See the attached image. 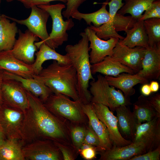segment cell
I'll list each match as a JSON object with an SVG mask.
<instances>
[{"label":"cell","instance_id":"6da1fadb","mask_svg":"<svg viewBox=\"0 0 160 160\" xmlns=\"http://www.w3.org/2000/svg\"><path fill=\"white\" fill-rule=\"evenodd\" d=\"M29 107L24 113L20 131L23 145L40 139L72 145L68 120L50 112L43 101L26 91Z\"/></svg>","mask_w":160,"mask_h":160},{"label":"cell","instance_id":"7a4b0ae2","mask_svg":"<svg viewBox=\"0 0 160 160\" xmlns=\"http://www.w3.org/2000/svg\"><path fill=\"white\" fill-rule=\"evenodd\" d=\"M81 39L74 44L67 45L65 50L71 63L76 71L77 90L81 101L84 104L91 103L92 96L88 90L89 80H94L91 72L89 60V40L84 32L80 34Z\"/></svg>","mask_w":160,"mask_h":160},{"label":"cell","instance_id":"3957f363","mask_svg":"<svg viewBox=\"0 0 160 160\" xmlns=\"http://www.w3.org/2000/svg\"><path fill=\"white\" fill-rule=\"evenodd\" d=\"M53 94H61L75 101H81L77 90L78 78L75 68L71 63L61 65L53 62L37 75Z\"/></svg>","mask_w":160,"mask_h":160},{"label":"cell","instance_id":"277c9868","mask_svg":"<svg viewBox=\"0 0 160 160\" xmlns=\"http://www.w3.org/2000/svg\"><path fill=\"white\" fill-rule=\"evenodd\" d=\"M69 97L61 94H52L44 103L52 113L71 122L88 124L87 117L82 109L83 103Z\"/></svg>","mask_w":160,"mask_h":160},{"label":"cell","instance_id":"5b68a950","mask_svg":"<svg viewBox=\"0 0 160 160\" xmlns=\"http://www.w3.org/2000/svg\"><path fill=\"white\" fill-rule=\"evenodd\" d=\"M90 84L92 96L91 103L105 105L112 112L120 105L131 104L129 98L126 97L120 90L110 86L105 76L100 74L98 75L96 80H92Z\"/></svg>","mask_w":160,"mask_h":160},{"label":"cell","instance_id":"8992f818","mask_svg":"<svg viewBox=\"0 0 160 160\" xmlns=\"http://www.w3.org/2000/svg\"><path fill=\"white\" fill-rule=\"evenodd\" d=\"M37 7L47 11L52 18V31L46 44L55 49L68 40V35L67 31L74 27V23L71 18L64 20L62 11L65 6L63 4L41 5Z\"/></svg>","mask_w":160,"mask_h":160},{"label":"cell","instance_id":"52a82bcc","mask_svg":"<svg viewBox=\"0 0 160 160\" xmlns=\"http://www.w3.org/2000/svg\"><path fill=\"white\" fill-rule=\"evenodd\" d=\"M31 8L30 15L25 19L19 20L5 15L10 20L25 25L28 29L41 39L40 41L35 42L38 49L42 43H47L49 34L47 30V24L50 15L47 11L37 6H33Z\"/></svg>","mask_w":160,"mask_h":160},{"label":"cell","instance_id":"ba28073f","mask_svg":"<svg viewBox=\"0 0 160 160\" xmlns=\"http://www.w3.org/2000/svg\"><path fill=\"white\" fill-rule=\"evenodd\" d=\"M22 150L25 160H63L59 148L49 140H34L23 146Z\"/></svg>","mask_w":160,"mask_h":160},{"label":"cell","instance_id":"9c48e42d","mask_svg":"<svg viewBox=\"0 0 160 160\" xmlns=\"http://www.w3.org/2000/svg\"><path fill=\"white\" fill-rule=\"evenodd\" d=\"M1 91L5 104L25 113L29 107V102L26 91L19 82L3 79Z\"/></svg>","mask_w":160,"mask_h":160},{"label":"cell","instance_id":"30bf717a","mask_svg":"<svg viewBox=\"0 0 160 160\" xmlns=\"http://www.w3.org/2000/svg\"><path fill=\"white\" fill-rule=\"evenodd\" d=\"M90 103L97 117L105 126L113 146H123L132 142L121 135L118 128L116 117L108 107L100 104Z\"/></svg>","mask_w":160,"mask_h":160},{"label":"cell","instance_id":"8fae6325","mask_svg":"<svg viewBox=\"0 0 160 160\" xmlns=\"http://www.w3.org/2000/svg\"><path fill=\"white\" fill-rule=\"evenodd\" d=\"M84 31L90 42L89 48L91 51L89 55L91 64L98 63L105 57L111 55L114 48L119 42V39L111 37L107 40H102L89 27L86 28Z\"/></svg>","mask_w":160,"mask_h":160},{"label":"cell","instance_id":"7c38bea8","mask_svg":"<svg viewBox=\"0 0 160 160\" xmlns=\"http://www.w3.org/2000/svg\"><path fill=\"white\" fill-rule=\"evenodd\" d=\"M24 117L22 111L4 104L0 110V124L6 138L20 140Z\"/></svg>","mask_w":160,"mask_h":160},{"label":"cell","instance_id":"4fadbf2b","mask_svg":"<svg viewBox=\"0 0 160 160\" xmlns=\"http://www.w3.org/2000/svg\"><path fill=\"white\" fill-rule=\"evenodd\" d=\"M18 33V37L10 51L17 59L32 65L34 62L35 52L38 49L35 42L39 41V38L28 29L24 33L19 29Z\"/></svg>","mask_w":160,"mask_h":160},{"label":"cell","instance_id":"5bb4252c","mask_svg":"<svg viewBox=\"0 0 160 160\" xmlns=\"http://www.w3.org/2000/svg\"><path fill=\"white\" fill-rule=\"evenodd\" d=\"M132 142H141L145 144L147 152L160 146V117L138 124Z\"/></svg>","mask_w":160,"mask_h":160},{"label":"cell","instance_id":"9a60e30c","mask_svg":"<svg viewBox=\"0 0 160 160\" xmlns=\"http://www.w3.org/2000/svg\"><path fill=\"white\" fill-rule=\"evenodd\" d=\"M146 48L141 47L130 48L119 42L110 56L133 70L135 73L141 69V63Z\"/></svg>","mask_w":160,"mask_h":160},{"label":"cell","instance_id":"2e32d148","mask_svg":"<svg viewBox=\"0 0 160 160\" xmlns=\"http://www.w3.org/2000/svg\"><path fill=\"white\" fill-rule=\"evenodd\" d=\"M137 73L148 81L159 79L160 76V44L146 48L141 69Z\"/></svg>","mask_w":160,"mask_h":160},{"label":"cell","instance_id":"e0dca14e","mask_svg":"<svg viewBox=\"0 0 160 160\" xmlns=\"http://www.w3.org/2000/svg\"><path fill=\"white\" fill-rule=\"evenodd\" d=\"M147 152L145 145L141 142H132L121 147L113 146L110 149L100 152L99 160H129L135 156Z\"/></svg>","mask_w":160,"mask_h":160},{"label":"cell","instance_id":"ac0fdd59","mask_svg":"<svg viewBox=\"0 0 160 160\" xmlns=\"http://www.w3.org/2000/svg\"><path fill=\"white\" fill-rule=\"evenodd\" d=\"M0 70L26 78H33L35 75L32 65L15 57L10 50L0 51Z\"/></svg>","mask_w":160,"mask_h":160},{"label":"cell","instance_id":"d6986e66","mask_svg":"<svg viewBox=\"0 0 160 160\" xmlns=\"http://www.w3.org/2000/svg\"><path fill=\"white\" fill-rule=\"evenodd\" d=\"M3 79H12L18 81L26 91L40 98L43 102L53 94L44 83L35 75L33 78H26L3 71Z\"/></svg>","mask_w":160,"mask_h":160},{"label":"cell","instance_id":"ffe728a7","mask_svg":"<svg viewBox=\"0 0 160 160\" xmlns=\"http://www.w3.org/2000/svg\"><path fill=\"white\" fill-rule=\"evenodd\" d=\"M108 84L121 90L124 96L129 98L135 93L134 86L138 84L148 83V81L137 73H123L116 77L104 76Z\"/></svg>","mask_w":160,"mask_h":160},{"label":"cell","instance_id":"44dd1931","mask_svg":"<svg viewBox=\"0 0 160 160\" xmlns=\"http://www.w3.org/2000/svg\"><path fill=\"white\" fill-rule=\"evenodd\" d=\"M127 106L120 105L116 108L115 111L116 113L118 127L120 134L124 138H127L132 140L138 124L134 113Z\"/></svg>","mask_w":160,"mask_h":160},{"label":"cell","instance_id":"7402d4cb","mask_svg":"<svg viewBox=\"0 0 160 160\" xmlns=\"http://www.w3.org/2000/svg\"><path fill=\"white\" fill-rule=\"evenodd\" d=\"M82 109L88 120V126L99 139L105 150L111 148L113 145L110 139L107 129L97 117L90 103H83Z\"/></svg>","mask_w":160,"mask_h":160},{"label":"cell","instance_id":"603a6c76","mask_svg":"<svg viewBox=\"0 0 160 160\" xmlns=\"http://www.w3.org/2000/svg\"><path fill=\"white\" fill-rule=\"evenodd\" d=\"M35 54L36 58L32 64L35 75L38 74L43 69L42 65L45 61L53 60L61 65L71 64L70 60L67 55H62L57 52L45 43H42Z\"/></svg>","mask_w":160,"mask_h":160},{"label":"cell","instance_id":"cb8c5ba5","mask_svg":"<svg viewBox=\"0 0 160 160\" xmlns=\"http://www.w3.org/2000/svg\"><path fill=\"white\" fill-rule=\"evenodd\" d=\"M92 74L100 73L105 76L116 77L122 73L135 74L128 67L113 59L110 56L105 57L102 61L91 65Z\"/></svg>","mask_w":160,"mask_h":160},{"label":"cell","instance_id":"d4e9b609","mask_svg":"<svg viewBox=\"0 0 160 160\" xmlns=\"http://www.w3.org/2000/svg\"><path fill=\"white\" fill-rule=\"evenodd\" d=\"M126 37L119 42L130 48L149 47L148 39L145 28L143 21L137 20L131 28L126 31Z\"/></svg>","mask_w":160,"mask_h":160},{"label":"cell","instance_id":"484cf974","mask_svg":"<svg viewBox=\"0 0 160 160\" xmlns=\"http://www.w3.org/2000/svg\"><path fill=\"white\" fill-rule=\"evenodd\" d=\"M15 21L11 23L5 15H1L0 19V51L12 49L16 40L18 30Z\"/></svg>","mask_w":160,"mask_h":160},{"label":"cell","instance_id":"4316f807","mask_svg":"<svg viewBox=\"0 0 160 160\" xmlns=\"http://www.w3.org/2000/svg\"><path fill=\"white\" fill-rule=\"evenodd\" d=\"M138 124L151 121L156 117H160L152 106L148 97L140 95L133 104V111Z\"/></svg>","mask_w":160,"mask_h":160},{"label":"cell","instance_id":"83f0119b","mask_svg":"<svg viewBox=\"0 0 160 160\" xmlns=\"http://www.w3.org/2000/svg\"><path fill=\"white\" fill-rule=\"evenodd\" d=\"M102 4L101 7L98 10L93 12L84 13L78 11L73 13L71 17L79 20L83 19L87 25L98 27L102 25L109 23L110 17L109 12L106 9L107 5L106 2Z\"/></svg>","mask_w":160,"mask_h":160},{"label":"cell","instance_id":"f1b7e54d","mask_svg":"<svg viewBox=\"0 0 160 160\" xmlns=\"http://www.w3.org/2000/svg\"><path fill=\"white\" fill-rule=\"evenodd\" d=\"M20 140L6 138L0 148V160H26Z\"/></svg>","mask_w":160,"mask_h":160},{"label":"cell","instance_id":"f546056e","mask_svg":"<svg viewBox=\"0 0 160 160\" xmlns=\"http://www.w3.org/2000/svg\"><path fill=\"white\" fill-rule=\"evenodd\" d=\"M156 0H124V5L117 13L123 15L130 14L138 20L143 12Z\"/></svg>","mask_w":160,"mask_h":160},{"label":"cell","instance_id":"4dcf8cb0","mask_svg":"<svg viewBox=\"0 0 160 160\" xmlns=\"http://www.w3.org/2000/svg\"><path fill=\"white\" fill-rule=\"evenodd\" d=\"M148 39L149 47L160 44V18H153L143 21Z\"/></svg>","mask_w":160,"mask_h":160},{"label":"cell","instance_id":"1f68e13d","mask_svg":"<svg viewBox=\"0 0 160 160\" xmlns=\"http://www.w3.org/2000/svg\"><path fill=\"white\" fill-rule=\"evenodd\" d=\"M88 125V124L70 122V129L72 144L78 153L83 143Z\"/></svg>","mask_w":160,"mask_h":160},{"label":"cell","instance_id":"d6a6232c","mask_svg":"<svg viewBox=\"0 0 160 160\" xmlns=\"http://www.w3.org/2000/svg\"><path fill=\"white\" fill-rule=\"evenodd\" d=\"M137 21L131 15L125 16L117 13L113 20L114 28L116 32L125 31L132 27Z\"/></svg>","mask_w":160,"mask_h":160},{"label":"cell","instance_id":"836d02e7","mask_svg":"<svg viewBox=\"0 0 160 160\" xmlns=\"http://www.w3.org/2000/svg\"><path fill=\"white\" fill-rule=\"evenodd\" d=\"M53 142L60 151L63 160H74L77 158L79 153L73 146Z\"/></svg>","mask_w":160,"mask_h":160},{"label":"cell","instance_id":"e575fe53","mask_svg":"<svg viewBox=\"0 0 160 160\" xmlns=\"http://www.w3.org/2000/svg\"><path fill=\"white\" fill-rule=\"evenodd\" d=\"M83 143L97 147L99 152L105 151L98 137L88 125L87 129Z\"/></svg>","mask_w":160,"mask_h":160},{"label":"cell","instance_id":"d590c367","mask_svg":"<svg viewBox=\"0 0 160 160\" xmlns=\"http://www.w3.org/2000/svg\"><path fill=\"white\" fill-rule=\"evenodd\" d=\"M153 18H160V0L154 1L138 20L144 21Z\"/></svg>","mask_w":160,"mask_h":160},{"label":"cell","instance_id":"8d00e7d4","mask_svg":"<svg viewBox=\"0 0 160 160\" xmlns=\"http://www.w3.org/2000/svg\"><path fill=\"white\" fill-rule=\"evenodd\" d=\"M97 148L95 146L83 143L79 151V154L85 160H92L96 158Z\"/></svg>","mask_w":160,"mask_h":160},{"label":"cell","instance_id":"74e56055","mask_svg":"<svg viewBox=\"0 0 160 160\" xmlns=\"http://www.w3.org/2000/svg\"><path fill=\"white\" fill-rule=\"evenodd\" d=\"M86 0H67L66 9L62 12L63 15L67 19L70 18L73 13L79 11V7Z\"/></svg>","mask_w":160,"mask_h":160},{"label":"cell","instance_id":"f35d334b","mask_svg":"<svg viewBox=\"0 0 160 160\" xmlns=\"http://www.w3.org/2000/svg\"><path fill=\"white\" fill-rule=\"evenodd\" d=\"M160 159V146L153 150L134 156L129 160H159Z\"/></svg>","mask_w":160,"mask_h":160},{"label":"cell","instance_id":"ab89813d","mask_svg":"<svg viewBox=\"0 0 160 160\" xmlns=\"http://www.w3.org/2000/svg\"><path fill=\"white\" fill-rule=\"evenodd\" d=\"M22 3L25 7L27 9L31 8L34 6L50 4V2L54 1H59L66 3L67 0H17Z\"/></svg>","mask_w":160,"mask_h":160},{"label":"cell","instance_id":"60d3db41","mask_svg":"<svg viewBox=\"0 0 160 160\" xmlns=\"http://www.w3.org/2000/svg\"><path fill=\"white\" fill-rule=\"evenodd\" d=\"M123 0H111L106 2L109 7V12L111 21H113L118 11L122 7L124 3L122 2Z\"/></svg>","mask_w":160,"mask_h":160},{"label":"cell","instance_id":"b9f144b4","mask_svg":"<svg viewBox=\"0 0 160 160\" xmlns=\"http://www.w3.org/2000/svg\"><path fill=\"white\" fill-rule=\"evenodd\" d=\"M148 99L159 115H160V94L157 93L150 96Z\"/></svg>","mask_w":160,"mask_h":160},{"label":"cell","instance_id":"7bdbcfd3","mask_svg":"<svg viewBox=\"0 0 160 160\" xmlns=\"http://www.w3.org/2000/svg\"><path fill=\"white\" fill-rule=\"evenodd\" d=\"M143 84L141 88V91L142 95L145 96H149L152 92L149 84L148 83Z\"/></svg>","mask_w":160,"mask_h":160},{"label":"cell","instance_id":"ee69618b","mask_svg":"<svg viewBox=\"0 0 160 160\" xmlns=\"http://www.w3.org/2000/svg\"><path fill=\"white\" fill-rule=\"evenodd\" d=\"M3 80V71L0 70V110L4 104L1 91V84Z\"/></svg>","mask_w":160,"mask_h":160},{"label":"cell","instance_id":"f6af8a7d","mask_svg":"<svg viewBox=\"0 0 160 160\" xmlns=\"http://www.w3.org/2000/svg\"><path fill=\"white\" fill-rule=\"evenodd\" d=\"M149 86L152 92H156L159 89V83L156 81H151L149 84Z\"/></svg>","mask_w":160,"mask_h":160},{"label":"cell","instance_id":"bcb514c9","mask_svg":"<svg viewBox=\"0 0 160 160\" xmlns=\"http://www.w3.org/2000/svg\"><path fill=\"white\" fill-rule=\"evenodd\" d=\"M6 139V138L4 134H0V148Z\"/></svg>","mask_w":160,"mask_h":160},{"label":"cell","instance_id":"7dc6e473","mask_svg":"<svg viewBox=\"0 0 160 160\" xmlns=\"http://www.w3.org/2000/svg\"><path fill=\"white\" fill-rule=\"evenodd\" d=\"M0 134H4L3 129L0 124Z\"/></svg>","mask_w":160,"mask_h":160},{"label":"cell","instance_id":"c3c4849f","mask_svg":"<svg viewBox=\"0 0 160 160\" xmlns=\"http://www.w3.org/2000/svg\"><path fill=\"white\" fill-rule=\"evenodd\" d=\"M1 0H4V1H7V2H11L13 1H14V0H1Z\"/></svg>","mask_w":160,"mask_h":160},{"label":"cell","instance_id":"681fc988","mask_svg":"<svg viewBox=\"0 0 160 160\" xmlns=\"http://www.w3.org/2000/svg\"><path fill=\"white\" fill-rule=\"evenodd\" d=\"M99 1L101 0H98ZM111 0H105V1L106 2H108L110 1Z\"/></svg>","mask_w":160,"mask_h":160},{"label":"cell","instance_id":"f907efd6","mask_svg":"<svg viewBox=\"0 0 160 160\" xmlns=\"http://www.w3.org/2000/svg\"><path fill=\"white\" fill-rule=\"evenodd\" d=\"M1 15L0 14V19L1 18Z\"/></svg>","mask_w":160,"mask_h":160},{"label":"cell","instance_id":"816d5d0a","mask_svg":"<svg viewBox=\"0 0 160 160\" xmlns=\"http://www.w3.org/2000/svg\"><path fill=\"white\" fill-rule=\"evenodd\" d=\"M1 2V0H0V4Z\"/></svg>","mask_w":160,"mask_h":160}]
</instances>
